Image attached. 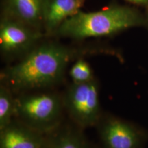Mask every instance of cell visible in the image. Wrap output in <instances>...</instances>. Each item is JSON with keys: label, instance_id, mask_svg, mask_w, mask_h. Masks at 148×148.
I'll return each mask as SVG.
<instances>
[{"label": "cell", "instance_id": "9c48e42d", "mask_svg": "<svg viewBox=\"0 0 148 148\" xmlns=\"http://www.w3.org/2000/svg\"><path fill=\"white\" fill-rule=\"evenodd\" d=\"M85 0H45L43 10V31L54 35L66 19L80 10Z\"/></svg>", "mask_w": 148, "mask_h": 148}, {"label": "cell", "instance_id": "7c38bea8", "mask_svg": "<svg viewBox=\"0 0 148 148\" xmlns=\"http://www.w3.org/2000/svg\"><path fill=\"white\" fill-rule=\"evenodd\" d=\"M69 75L75 84H82L95 79L90 66L86 60L79 58L69 70Z\"/></svg>", "mask_w": 148, "mask_h": 148}, {"label": "cell", "instance_id": "ba28073f", "mask_svg": "<svg viewBox=\"0 0 148 148\" xmlns=\"http://www.w3.org/2000/svg\"><path fill=\"white\" fill-rule=\"evenodd\" d=\"M45 0H3V16L43 31Z\"/></svg>", "mask_w": 148, "mask_h": 148}, {"label": "cell", "instance_id": "6da1fadb", "mask_svg": "<svg viewBox=\"0 0 148 148\" xmlns=\"http://www.w3.org/2000/svg\"><path fill=\"white\" fill-rule=\"evenodd\" d=\"M73 54V49L58 42H40L18 62L4 70L5 84L18 91L52 86L63 78Z\"/></svg>", "mask_w": 148, "mask_h": 148}, {"label": "cell", "instance_id": "4fadbf2b", "mask_svg": "<svg viewBox=\"0 0 148 148\" xmlns=\"http://www.w3.org/2000/svg\"><path fill=\"white\" fill-rule=\"evenodd\" d=\"M128 2L132 3L134 5H139V6H143L147 8L148 7V0H125Z\"/></svg>", "mask_w": 148, "mask_h": 148}, {"label": "cell", "instance_id": "5b68a950", "mask_svg": "<svg viewBox=\"0 0 148 148\" xmlns=\"http://www.w3.org/2000/svg\"><path fill=\"white\" fill-rule=\"evenodd\" d=\"M42 31L14 18L2 16L0 21V50L7 58L27 54L40 43Z\"/></svg>", "mask_w": 148, "mask_h": 148}, {"label": "cell", "instance_id": "5bb4252c", "mask_svg": "<svg viewBox=\"0 0 148 148\" xmlns=\"http://www.w3.org/2000/svg\"><path fill=\"white\" fill-rule=\"evenodd\" d=\"M145 20H146V25L145 26L147 27L148 29V7L146 8V12L145 14Z\"/></svg>", "mask_w": 148, "mask_h": 148}, {"label": "cell", "instance_id": "8fae6325", "mask_svg": "<svg viewBox=\"0 0 148 148\" xmlns=\"http://www.w3.org/2000/svg\"><path fill=\"white\" fill-rule=\"evenodd\" d=\"M15 115V99L11 89L5 84L0 86V130L12 121Z\"/></svg>", "mask_w": 148, "mask_h": 148}, {"label": "cell", "instance_id": "52a82bcc", "mask_svg": "<svg viewBox=\"0 0 148 148\" xmlns=\"http://www.w3.org/2000/svg\"><path fill=\"white\" fill-rule=\"evenodd\" d=\"M49 136L12 120L0 130V148H47Z\"/></svg>", "mask_w": 148, "mask_h": 148}, {"label": "cell", "instance_id": "8992f818", "mask_svg": "<svg viewBox=\"0 0 148 148\" xmlns=\"http://www.w3.org/2000/svg\"><path fill=\"white\" fill-rule=\"evenodd\" d=\"M103 148H143L147 140L145 131L130 122L110 116L99 127Z\"/></svg>", "mask_w": 148, "mask_h": 148}, {"label": "cell", "instance_id": "30bf717a", "mask_svg": "<svg viewBox=\"0 0 148 148\" xmlns=\"http://www.w3.org/2000/svg\"><path fill=\"white\" fill-rule=\"evenodd\" d=\"M47 148H91L78 131L64 129L49 136Z\"/></svg>", "mask_w": 148, "mask_h": 148}, {"label": "cell", "instance_id": "7a4b0ae2", "mask_svg": "<svg viewBox=\"0 0 148 148\" xmlns=\"http://www.w3.org/2000/svg\"><path fill=\"white\" fill-rule=\"evenodd\" d=\"M145 14L134 7L112 4L100 10H79L66 19L56 36L82 40L92 37L113 36L133 27L145 26Z\"/></svg>", "mask_w": 148, "mask_h": 148}, {"label": "cell", "instance_id": "3957f363", "mask_svg": "<svg viewBox=\"0 0 148 148\" xmlns=\"http://www.w3.org/2000/svg\"><path fill=\"white\" fill-rule=\"evenodd\" d=\"M62 105L56 94H26L15 99V116L24 124L47 134L58 122Z\"/></svg>", "mask_w": 148, "mask_h": 148}, {"label": "cell", "instance_id": "277c9868", "mask_svg": "<svg viewBox=\"0 0 148 148\" xmlns=\"http://www.w3.org/2000/svg\"><path fill=\"white\" fill-rule=\"evenodd\" d=\"M62 101L69 115L79 126H92L100 120L99 86L95 79L82 84L72 83Z\"/></svg>", "mask_w": 148, "mask_h": 148}]
</instances>
